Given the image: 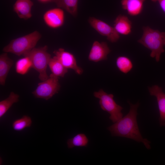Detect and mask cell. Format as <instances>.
<instances>
[{"label":"cell","instance_id":"1","mask_svg":"<svg viewBox=\"0 0 165 165\" xmlns=\"http://www.w3.org/2000/svg\"><path fill=\"white\" fill-rule=\"evenodd\" d=\"M130 106L128 113L124 117L108 127L107 129L113 136L126 138L137 142H142L148 149L151 148V142L143 138L138 127L137 117L139 103L134 105L128 101Z\"/></svg>","mask_w":165,"mask_h":165},{"label":"cell","instance_id":"2","mask_svg":"<svg viewBox=\"0 0 165 165\" xmlns=\"http://www.w3.org/2000/svg\"><path fill=\"white\" fill-rule=\"evenodd\" d=\"M143 34L138 42L151 51L150 56L159 62L162 53L165 52V32L155 30L148 26L143 28Z\"/></svg>","mask_w":165,"mask_h":165},{"label":"cell","instance_id":"3","mask_svg":"<svg viewBox=\"0 0 165 165\" xmlns=\"http://www.w3.org/2000/svg\"><path fill=\"white\" fill-rule=\"evenodd\" d=\"M41 34L38 31L12 40L5 46L3 51L10 53L20 56L34 48L41 37Z\"/></svg>","mask_w":165,"mask_h":165},{"label":"cell","instance_id":"4","mask_svg":"<svg viewBox=\"0 0 165 165\" xmlns=\"http://www.w3.org/2000/svg\"><path fill=\"white\" fill-rule=\"evenodd\" d=\"M48 46L36 48L35 47L23 55L28 57L32 62V68L39 73V79L43 81L49 77L46 70L51 57V55L47 51Z\"/></svg>","mask_w":165,"mask_h":165},{"label":"cell","instance_id":"5","mask_svg":"<svg viewBox=\"0 0 165 165\" xmlns=\"http://www.w3.org/2000/svg\"><path fill=\"white\" fill-rule=\"evenodd\" d=\"M94 96L99 99V104L102 110L110 114L109 119L115 123L123 116L121 111L123 108L116 103L113 99L114 95L108 94L102 89L94 93Z\"/></svg>","mask_w":165,"mask_h":165},{"label":"cell","instance_id":"6","mask_svg":"<svg viewBox=\"0 0 165 165\" xmlns=\"http://www.w3.org/2000/svg\"><path fill=\"white\" fill-rule=\"evenodd\" d=\"M59 79V77L51 74L47 80L38 84L32 94L36 98L48 100L59 91L61 86Z\"/></svg>","mask_w":165,"mask_h":165},{"label":"cell","instance_id":"7","mask_svg":"<svg viewBox=\"0 0 165 165\" xmlns=\"http://www.w3.org/2000/svg\"><path fill=\"white\" fill-rule=\"evenodd\" d=\"M88 21L93 28L101 35L106 37L109 41L115 42L119 38V34L114 27L105 22L93 17H90Z\"/></svg>","mask_w":165,"mask_h":165},{"label":"cell","instance_id":"8","mask_svg":"<svg viewBox=\"0 0 165 165\" xmlns=\"http://www.w3.org/2000/svg\"><path fill=\"white\" fill-rule=\"evenodd\" d=\"M53 53L63 65L68 69H72L79 75L83 73V69L78 66L75 56L71 53L66 51L63 48H60L54 50Z\"/></svg>","mask_w":165,"mask_h":165},{"label":"cell","instance_id":"9","mask_svg":"<svg viewBox=\"0 0 165 165\" xmlns=\"http://www.w3.org/2000/svg\"><path fill=\"white\" fill-rule=\"evenodd\" d=\"M43 19L46 24L49 27L57 28L62 26L64 24V12L60 8L49 9L44 14Z\"/></svg>","mask_w":165,"mask_h":165},{"label":"cell","instance_id":"10","mask_svg":"<svg viewBox=\"0 0 165 165\" xmlns=\"http://www.w3.org/2000/svg\"><path fill=\"white\" fill-rule=\"evenodd\" d=\"M110 51L106 42H100L95 41L90 52L88 59L90 61L95 62L106 60L107 55Z\"/></svg>","mask_w":165,"mask_h":165},{"label":"cell","instance_id":"11","mask_svg":"<svg viewBox=\"0 0 165 165\" xmlns=\"http://www.w3.org/2000/svg\"><path fill=\"white\" fill-rule=\"evenodd\" d=\"M148 89L150 95L155 96L157 99L160 115V125L165 126V94L162 88L157 85L149 87Z\"/></svg>","mask_w":165,"mask_h":165},{"label":"cell","instance_id":"12","mask_svg":"<svg viewBox=\"0 0 165 165\" xmlns=\"http://www.w3.org/2000/svg\"><path fill=\"white\" fill-rule=\"evenodd\" d=\"M33 3L31 0H16L13 6L14 11L20 19L25 20L31 18Z\"/></svg>","mask_w":165,"mask_h":165},{"label":"cell","instance_id":"13","mask_svg":"<svg viewBox=\"0 0 165 165\" xmlns=\"http://www.w3.org/2000/svg\"><path fill=\"white\" fill-rule=\"evenodd\" d=\"M145 0H122L121 2L123 9L127 11L128 14L132 16H137L142 12Z\"/></svg>","mask_w":165,"mask_h":165},{"label":"cell","instance_id":"14","mask_svg":"<svg viewBox=\"0 0 165 165\" xmlns=\"http://www.w3.org/2000/svg\"><path fill=\"white\" fill-rule=\"evenodd\" d=\"M114 28L119 34L127 35L131 32L132 24L127 16L120 14L114 21Z\"/></svg>","mask_w":165,"mask_h":165},{"label":"cell","instance_id":"15","mask_svg":"<svg viewBox=\"0 0 165 165\" xmlns=\"http://www.w3.org/2000/svg\"><path fill=\"white\" fill-rule=\"evenodd\" d=\"M14 61L8 56L7 53L4 52L0 55V84L5 85L9 72L13 66Z\"/></svg>","mask_w":165,"mask_h":165},{"label":"cell","instance_id":"16","mask_svg":"<svg viewBox=\"0 0 165 165\" xmlns=\"http://www.w3.org/2000/svg\"><path fill=\"white\" fill-rule=\"evenodd\" d=\"M78 0H51V2L56 4L58 7L65 9L73 16L77 13Z\"/></svg>","mask_w":165,"mask_h":165},{"label":"cell","instance_id":"17","mask_svg":"<svg viewBox=\"0 0 165 165\" xmlns=\"http://www.w3.org/2000/svg\"><path fill=\"white\" fill-rule=\"evenodd\" d=\"M48 66L52 73L59 77H64L68 72V69L63 65L55 56L51 58Z\"/></svg>","mask_w":165,"mask_h":165},{"label":"cell","instance_id":"18","mask_svg":"<svg viewBox=\"0 0 165 165\" xmlns=\"http://www.w3.org/2000/svg\"><path fill=\"white\" fill-rule=\"evenodd\" d=\"M19 95L13 92L9 97L0 102V118H1L11 108L13 104L19 101Z\"/></svg>","mask_w":165,"mask_h":165},{"label":"cell","instance_id":"19","mask_svg":"<svg viewBox=\"0 0 165 165\" xmlns=\"http://www.w3.org/2000/svg\"><path fill=\"white\" fill-rule=\"evenodd\" d=\"M15 68L17 73L22 75H25L32 68V62L28 57L25 56L16 61Z\"/></svg>","mask_w":165,"mask_h":165},{"label":"cell","instance_id":"20","mask_svg":"<svg viewBox=\"0 0 165 165\" xmlns=\"http://www.w3.org/2000/svg\"><path fill=\"white\" fill-rule=\"evenodd\" d=\"M88 141V139L86 136L84 134L80 133L68 139L67 144L69 148H72L76 146L86 147Z\"/></svg>","mask_w":165,"mask_h":165},{"label":"cell","instance_id":"21","mask_svg":"<svg viewBox=\"0 0 165 165\" xmlns=\"http://www.w3.org/2000/svg\"><path fill=\"white\" fill-rule=\"evenodd\" d=\"M116 64L119 70L124 74L128 73L133 67V64L130 59L125 56L118 57L116 60Z\"/></svg>","mask_w":165,"mask_h":165},{"label":"cell","instance_id":"22","mask_svg":"<svg viewBox=\"0 0 165 165\" xmlns=\"http://www.w3.org/2000/svg\"><path fill=\"white\" fill-rule=\"evenodd\" d=\"M32 123L31 117L24 115L21 118L14 121L12 124V127L16 131H21L26 128L30 127Z\"/></svg>","mask_w":165,"mask_h":165},{"label":"cell","instance_id":"23","mask_svg":"<svg viewBox=\"0 0 165 165\" xmlns=\"http://www.w3.org/2000/svg\"><path fill=\"white\" fill-rule=\"evenodd\" d=\"M153 2H157L159 3L160 7L165 13V0H151Z\"/></svg>","mask_w":165,"mask_h":165},{"label":"cell","instance_id":"24","mask_svg":"<svg viewBox=\"0 0 165 165\" xmlns=\"http://www.w3.org/2000/svg\"><path fill=\"white\" fill-rule=\"evenodd\" d=\"M38 1L39 2L43 3H47L48 2H51V0H38Z\"/></svg>","mask_w":165,"mask_h":165}]
</instances>
